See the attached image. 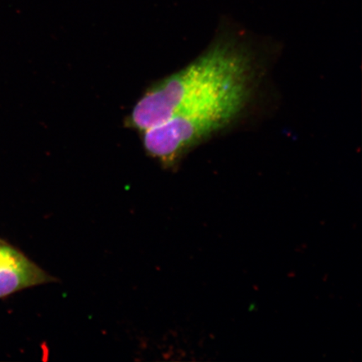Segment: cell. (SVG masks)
Masks as SVG:
<instances>
[{"label": "cell", "instance_id": "1", "mask_svg": "<svg viewBox=\"0 0 362 362\" xmlns=\"http://www.w3.org/2000/svg\"><path fill=\"white\" fill-rule=\"evenodd\" d=\"M247 83H251L247 54L233 45L220 43L148 89L130 112L128 125L142 134Z\"/></svg>", "mask_w": 362, "mask_h": 362}, {"label": "cell", "instance_id": "2", "mask_svg": "<svg viewBox=\"0 0 362 362\" xmlns=\"http://www.w3.org/2000/svg\"><path fill=\"white\" fill-rule=\"evenodd\" d=\"M250 84L238 85L144 131L143 144L148 155L165 167L173 166L189 148L236 119L246 105Z\"/></svg>", "mask_w": 362, "mask_h": 362}, {"label": "cell", "instance_id": "3", "mask_svg": "<svg viewBox=\"0 0 362 362\" xmlns=\"http://www.w3.org/2000/svg\"><path fill=\"white\" fill-rule=\"evenodd\" d=\"M53 280L16 248L0 241V298Z\"/></svg>", "mask_w": 362, "mask_h": 362}]
</instances>
